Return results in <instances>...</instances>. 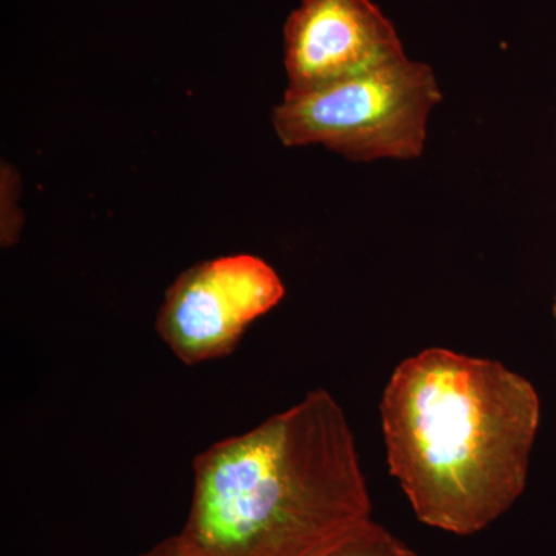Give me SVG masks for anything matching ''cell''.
<instances>
[{"instance_id": "6", "label": "cell", "mask_w": 556, "mask_h": 556, "mask_svg": "<svg viewBox=\"0 0 556 556\" xmlns=\"http://www.w3.org/2000/svg\"><path fill=\"white\" fill-rule=\"evenodd\" d=\"M329 556H417L404 541L371 521Z\"/></svg>"}, {"instance_id": "8", "label": "cell", "mask_w": 556, "mask_h": 556, "mask_svg": "<svg viewBox=\"0 0 556 556\" xmlns=\"http://www.w3.org/2000/svg\"><path fill=\"white\" fill-rule=\"evenodd\" d=\"M134 556H182L179 551L175 535L164 538L163 541L156 543L155 546L149 547L148 551Z\"/></svg>"}, {"instance_id": "9", "label": "cell", "mask_w": 556, "mask_h": 556, "mask_svg": "<svg viewBox=\"0 0 556 556\" xmlns=\"http://www.w3.org/2000/svg\"><path fill=\"white\" fill-rule=\"evenodd\" d=\"M554 316H555V320H556V299H555V305H554Z\"/></svg>"}, {"instance_id": "3", "label": "cell", "mask_w": 556, "mask_h": 556, "mask_svg": "<svg viewBox=\"0 0 556 556\" xmlns=\"http://www.w3.org/2000/svg\"><path fill=\"white\" fill-rule=\"evenodd\" d=\"M442 101L433 68L404 61L358 78L291 90L274 109L287 148L320 144L351 161L419 159L431 110Z\"/></svg>"}, {"instance_id": "2", "label": "cell", "mask_w": 556, "mask_h": 556, "mask_svg": "<svg viewBox=\"0 0 556 556\" xmlns=\"http://www.w3.org/2000/svg\"><path fill=\"white\" fill-rule=\"evenodd\" d=\"M380 419L390 473L422 525L475 535L525 493L541 401L501 362L420 351L391 375Z\"/></svg>"}, {"instance_id": "4", "label": "cell", "mask_w": 556, "mask_h": 556, "mask_svg": "<svg viewBox=\"0 0 556 556\" xmlns=\"http://www.w3.org/2000/svg\"><path fill=\"white\" fill-rule=\"evenodd\" d=\"M287 294L277 270L252 254L197 263L175 278L156 314L161 340L186 367L229 356Z\"/></svg>"}, {"instance_id": "1", "label": "cell", "mask_w": 556, "mask_h": 556, "mask_svg": "<svg viewBox=\"0 0 556 556\" xmlns=\"http://www.w3.org/2000/svg\"><path fill=\"white\" fill-rule=\"evenodd\" d=\"M182 556H329L372 521L345 412L327 390L195 456Z\"/></svg>"}, {"instance_id": "5", "label": "cell", "mask_w": 556, "mask_h": 556, "mask_svg": "<svg viewBox=\"0 0 556 556\" xmlns=\"http://www.w3.org/2000/svg\"><path fill=\"white\" fill-rule=\"evenodd\" d=\"M405 58L393 22L372 0H302L285 25L291 90L358 78Z\"/></svg>"}, {"instance_id": "7", "label": "cell", "mask_w": 556, "mask_h": 556, "mask_svg": "<svg viewBox=\"0 0 556 556\" xmlns=\"http://www.w3.org/2000/svg\"><path fill=\"white\" fill-rule=\"evenodd\" d=\"M21 179L20 174L10 164H2L0 174V243L2 248H11L20 241L22 214L20 208Z\"/></svg>"}]
</instances>
